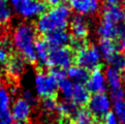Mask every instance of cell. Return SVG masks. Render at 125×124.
<instances>
[{
	"label": "cell",
	"mask_w": 125,
	"mask_h": 124,
	"mask_svg": "<svg viewBox=\"0 0 125 124\" xmlns=\"http://www.w3.org/2000/svg\"><path fill=\"white\" fill-rule=\"evenodd\" d=\"M35 95H36V94L33 93V91L26 89V90L23 91V96H22V97H23L24 99L27 100L29 103H31L33 105L35 103H36V96H35Z\"/></svg>",
	"instance_id": "obj_30"
},
{
	"label": "cell",
	"mask_w": 125,
	"mask_h": 124,
	"mask_svg": "<svg viewBox=\"0 0 125 124\" xmlns=\"http://www.w3.org/2000/svg\"><path fill=\"white\" fill-rule=\"evenodd\" d=\"M34 91L41 98L54 97L58 91V82L51 72H38L34 76Z\"/></svg>",
	"instance_id": "obj_5"
},
{
	"label": "cell",
	"mask_w": 125,
	"mask_h": 124,
	"mask_svg": "<svg viewBox=\"0 0 125 124\" xmlns=\"http://www.w3.org/2000/svg\"><path fill=\"white\" fill-rule=\"evenodd\" d=\"M37 41V31L33 25L21 23L11 33V47L19 53L26 62L35 63V43Z\"/></svg>",
	"instance_id": "obj_1"
},
{
	"label": "cell",
	"mask_w": 125,
	"mask_h": 124,
	"mask_svg": "<svg viewBox=\"0 0 125 124\" xmlns=\"http://www.w3.org/2000/svg\"><path fill=\"white\" fill-rule=\"evenodd\" d=\"M12 11L22 19H37L47 10V5L42 0H7Z\"/></svg>",
	"instance_id": "obj_3"
},
{
	"label": "cell",
	"mask_w": 125,
	"mask_h": 124,
	"mask_svg": "<svg viewBox=\"0 0 125 124\" xmlns=\"http://www.w3.org/2000/svg\"><path fill=\"white\" fill-rule=\"evenodd\" d=\"M26 62L21 56H11L5 64V72L11 80H18L26 70Z\"/></svg>",
	"instance_id": "obj_13"
},
{
	"label": "cell",
	"mask_w": 125,
	"mask_h": 124,
	"mask_svg": "<svg viewBox=\"0 0 125 124\" xmlns=\"http://www.w3.org/2000/svg\"><path fill=\"white\" fill-rule=\"evenodd\" d=\"M16 124H26V123H16Z\"/></svg>",
	"instance_id": "obj_38"
},
{
	"label": "cell",
	"mask_w": 125,
	"mask_h": 124,
	"mask_svg": "<svg viewBox=\"0 0 125 124\" xmlns=\"http://www.w3.org/2000/svg\"><path fill=\"white\" fill-rule=\"evenodd\" d=\"M119 34L125 35V24L122 26V27H120V33H119Z\"/></svg>",
	"instance_id": "obj_35"
},
{
	"label": "cell",
	"mask_w": 125,
	"mask_h": 124,
	"mask_svg": "<svg viewBox=\"0 0 125 124\" xmlns=\"http://www.w3.org/2000/svg\"><path fill=\"white\" fill-rule=\"evenodd\" d=\"M86 87L88 91L92 94H98V93H104L108 85H106L104 72L100 68L92 70L89 74L88 81L86 83Z\"/></svg>",
	"instance_id": "obj_12"
},
{
	"label": "cell",
	"mask_w": 125,
	"mask_h": 124,
	"mask_svg": "<svg viewBox=\"0 0 125 124\" xmlns=\"http://www.w3.org/2000/svg\"><path fill=\"white\" fill-rule=\"evenodd\" d=\"M105 76V81L106 85L109 86L111 92L122 90L123 89V76L121 72H119L118 70H116L113 67H108L104 72Z\"/></svg>",
	"instance_id": "obj_17"
},
{
	"label": "cell",
	"mask_w": 125,
	"mask_h": 124,
	"mask_svg": "<svg viewBox=\"0 0 125 124\" xmlns=\"http://www.w3.org/2000/svg\"><path fill=\"white\" fill-rule=\"evenodd\" d=\"M114 114L118 118L120 124H125V100L114 103Z\"/></svg>",
	"instance_id": "obj_29"
},
{
	"label": "cell",
	"mask_w": 125,
	"mask_h": 124,
	"mask_svg": "<svg viewBox=\"0 0 125 124\" xmlns=\"http://www.w3.org/2000/svg\"><path fill=\"white\" fill-rule=\"evenodd\" d=\"M124 98H125V91H124Z\"/></svg>",
	"instance_id": "obj_39"
},
{
	"label": "cell",
	"mask_w": 125,
	"mask_h": 124,
	"mask_svg": "<svg viewBox=\"0 0 125 124\" xmlns=\"http://www.w3.org/2000/svg\"><path fill=\"white\" fill-rule=\"evenodd\" d=\"M75 61L78 65L87 70H95L99 68L101 63V56L97 46L85 45L78 51H75Z\"/></svg>",
	"instance_id": "obj_4"
},
{
	"label": "cell",
	"mask_w": 125,
	"mask_h": 124,
	"mask_svg": "<svg viewBox=\"0 0 125 124\" xmlns=\"http://www.w3.org/2000/svg\"><path fill=\"white\" fill-rule=\"evenodd\" d=\"M74 60V53L68 47L51 49L47 66L51 67L52 69L65 70L73 65Z\"/></svg>",
	"instance_id": "obj_6"
},
{
	"label": "cell",
	"mask_w": 125,
	"mask_h": 124,
	"mask_svg": "<svg viewBox=\"0 0 125 124\" xmlns=\"http://www.w3.org/2000/svg\"><path fill=\"white\" fill-rule=\"evenodd\" d=\"M73 89V83L67 78L63 79L58 84V91H59L63 100H70Z\"/></svg>",
	"instance_id": "obj_25"
},
{
	"label": "cell",
	"mask_w": 125,
	"mask_h": 124,
	"mask_svg": "<svg viewBox=\"0 0 125 124\" xmlns=\"http://www.w3.org/2000/svg\"><path fill=\"white\" fill-rule=\"evenodd\" d=\"M125 0H105L106 5H120Z\"/></svg>",
	"instance_id": "obj_34"
},
{
	"label": "cell",
	"mask_w": 125,
	"mask_h": 124,
	"mask_svg": "<svg viewBox=\"0 0 125 124\" xmlns=\"http://www.w3.org/2000/svg\"><path fill=\"white\" fill-rule=\"evenodd\" d=\"M124 10V18H125V8H124V10Z\"/></svg>",
	"instance_id": "obj_37"
},
{
	"label": "cell",
	"mask_w": 125,
	"mask_h": 124,
	"mask_svg": "<svg viewBox=\"0 0 125 124\" xmlns=\"http://www.w3.org/2000/svg\"><path fill=\"white\" fill-rule=\"evenodd\" d=\"M89 70L85 69L83 67H81L80 65H73L67 69V72H66V77L68 80H70L73 83L75 84H85L87 83L88 78H89Z\"/></svg>",
	"instance_id": "obj_19"
},
{
	"label": "cell",
	"mask_w": 125,
	"mask_h": 124,
	"mask_svg": "<svg viewBox=\"0 0 125 124\" xmlns=\"http://www.w3.org/2000/svg\"><path fill=\"white\" fill-rule=\"evenodd\" d=\"M1 41H2V38H1V33H0V43H1Z\"/></svg>",
	"instance_id": "obj_36"
},
{
	"label": "cell",
	"mask_w": 125,
	"mask_h": 124,
	"mask_svg": "<svg viewBox=\"0 0 125 124\" xmlns=\"http://www.w3.org/2000/svg\"><path fill=\"white\" fill-rule=\"evenodd\" d=\"M124 19V10L120 5H105L102 10L100 21L120 26Z\"/></svg>",
	"instance_id": "obj_14"
},
{
	"label": "cell",
	"mask_w": 125,
	"mask_h": 124,
	"mask_svg": "<svg viewBox=\"0 0 125 124\" xmlns=\"http://www.w3.org/2000/svg\"><path fill=\"white\" fill-rule=\"evenodd\" d=\"M97 48L100 53L101 58L106 61H109L117 53L118 50L116 42L114 41H111V39H100Z\"/></svg>",
	"instance_id": "obj_21"
},
{
	"label": "cell",
	"mask_w": 125,
	"mask_h": 124,
	"mask_svg": "<svg viewBox=\"0 0 125 124\" xmlns=\"http://www.w3.org/2000/svg\"><path fill=\"white\" fill-rule=\"evenodd\" d=\"M70 27V36H73L74 41H85L89 33V23L86 17L83 16H74L70 19L69 22Z\"/></svg>",
	"instance_id": "obj_11"
},
{
	"label": "cell",
	"mask_w": 125,
	"mask_h": 124,
	"mask_svg": "<svg viewBox=\"0 0 125 124\" xmlns=\"http://www.w3.org/2000/svg\"><path fill=\"white\" fill-rule=\"evenodd\" d=\"M117 41H118V42L116 43V45H117V48L121 51V53H125V35L119 34Z\"/></svg>",
	"instance_id": "obj_33"
},
{
	"label": "cell",
	"mask_w": 125,
	"mask_h": 124,
	"mask_svg": "<svg viewBox=\"0 0 125 124\" xmlns=\"http://www.w3.org/2000/svg\"><path fill=\"white\" fill-rule=\"evenodd\" d=\"M66 0H44L46 5H49L51 8L52 7H57V6H61L64 5Z\"/></svg>",
	"instance_id": "obj_32"
},
{
	"label": "cell",
	"mask_w": 125,
	"mask_h": 124,
	"mask_svg": "<svg viewBox=\"0 0 125 124\" xmlns=\"http://www.w3.org/2000/svg\"><path fill=\"white\" fill-rule=\"evenodd\" d=\"M96 32L98 36L100 37V39H111V41H114V39L118 38L119 36L120 26L100 21Z\"/></svg>",
	"instance_id": "obj_18"
},
{
	"label": "cell",
	"mask_w": 125,
	"mask_h": 124,
	"mask_svg": "<svg viewBox=\"0 0 125 124\" xmlns=\"http://www.w3.org/2000/svg\"><path fill=\"white\" fill-rule=\"evenodd\" d=\"M88 111L93 117L104 118L106 114L111 112L112 99L105 93L92 94L88 101Z\"/></svg>",
	"instance_id": "obj_7"
},
{
	"label": "cell",
	"mask_w": 125,
	"mask_h": 124,
	"mask_svg": "<svg viewBox=\"0 0 125 124\" xmlns=\"http://www.w3.org/2000/svg\"><path fill=\"white\" fill-rule=\"evenodd\" d=\"M0 73H1V72H0Z\"/></svg>",
	"instance_id": "obj_40"
},
{
	"label": "cell",
	"mask_w": 125,
	"mask_h": 124,
	"mask_svg": "<svg viewBox=\"0 0 125 124\" xmlns=\"http://www.w3.org/2000/svg\"><path fill=\"white\" fill-rule=\"evenodd\" d=\"M51 49H56V48H64L67 47L71 42V36L70 34L66 30H61V31H56L49 35H46V39Z\"/></svg>",
	"instance_id": "obj_15"
},
{
	"label": "cell",
	"mask_w": 125,
	"mask_h": 124,
	"mask_svg": "<svg viewBox=\"0 0 125 124\" xmlns=\"http://www.w3.org/2000/svg\"><path fill=\"white\" fill-rule=\"evenodd\" d=\"M79 108L73 103L70 100H63L60 101L58 104V111L57 113H59L65 118H69V117H73L75 113L78 112Z\"/></svg>",
	"instance_id": "obj_23"
},
{
	"label": "cell",
	"mask_w": 125,
	"mask_h": 124,
	"mask_svg": "<svg viewBox=\"0 0 125 124\" xmlns=\"http://www.w3.org/2000/svg\"><path fill=\"white\" fill-rule=\"evenodd\" d=\"M108 62L110 63L111 67L121 72L123 78L125 77V53L117 52Z\"/></svg>",
	"instance_id": "obj_24"
},
{
	"label": "cell",
	"mask_w": 125,
	"mask_h": 124,
	"mask_svg": "<svg viewBox=\"0 0 125 124\" xmlns=\"http://www.w3.org/2000/svg\"><path fill=\"white\" fill-rule=\"evenodd\" d=\"M32 107L27 100L23 97L17 98L10 107V116L16 123H26L31 118L32 115Z\"/></svg>",
	"instance_id": "obj_8"
},
{
	"label": "cell",
	"mask_w": 125,
	"mask_h": 124,
	"mask_svg": "<svg viewBox=\"0 0 125 124\" xmlns=\"http://www.w3.org/2000/svg\"><path fill=\"white\" fill-rule=\"evenodd\" d=\"M74 124H94L93 116L88 110L79 109L78 112L73 116Z\"/></svg>",
	"instance_id": "obj_26"
},
{
	"label": "cell",
	"mask_w": 125,
	"mask_h": 124,
	"mask_svg": "<svg viewBox=\"0 0 125 124\" xmlns=\"http://www.w3.org/2000/svg\"><path fill=\"white\" fill-rule=\"evenodd\" d=\"M69 8L79 16H92L100 10V0H67Z\"/></svg>",
	"instance_id": "obj_9"
},
{
	"label": "cell",
	"mask_w": 125,
	"mask_h": 124,
	"mask_svg": "<svg viewBox=\"0 0 125 124\" xmlns=\"http://www.w3.org/2000/svg\"><path fill=\"white\" fill-rule=\"evenodd\" d=\"M12 10L7 0H0V26L10 24L12 19Z\"/></svg>",
	"instance_id": "obj_22"
},
{
	"label": "cell",
	"mask_w": 125,
	"mask_h": 124,
	"mask_svg": "<svg viewBox=\"0 0 125 124\" xmlns=\"http://www.w3.org/2000/svg\"><path fill=\"white\" fill-rule=\"evenodd\" d=\"M51 48L49 47L44 39H37L35 43V55H36V62H38L42 66L48 65L49 55H50Z\"/></svg>",
	"instance_id": "obj_20"
},
{
	"label": "cell",
	"mask_w": 125,
	"mask_h": 124,
	"mask_svg": "<svg viewBox=\"0 0 125 124\" xmlns=\"http://www.w3.org/2000/svg\"><path fill=\"white\" fill-rule=\"evenodd\" d=\"M102 119H104L102 124H120L118 118L116 117L114 112H110L109 114H106Z\"/></svg>",
	"instance_id": "obj_31"
},
{
	"label": "cell",
	"mask_w": 125,
	"mask_h": 124,
	"mask_svg": "<svg viewBox=\"0 0 125 124\" xmlns=\"http://www.w3.org/2000/svg\"><path fill=\"white\" fill-rule=\"evenodd\" d=\"M89 98H90V92L88 91L87 87L83 84H75L73 83V89L71 93L70 101L74 103L77 107H83L87 104Z\"/></svg>",
	"instance_id": "obj_16"
},
{
	"label": "cell",
	"mask_w": 125,
	"mask_h": 124,
	"mask_svg": "<svg viewBox=\"0 0 125 124\" xmlns=\"http://www.w3.org/2000/svg\"><path fill=\"white\" fill-rule=\"evenodd\" d=\"M58 101L55 97H49V98H43L42 100V109L44 113L47 114H53V113H57L58 111Z\"/></svg>",
	"instance_id": "obj_27"
},
{
	"label": "cell",
	"mask_w": 125,
	"mask_h": 124,
	"mask_svg": "<svg viewBox=\"0 0 125 124\" xmlns=\"http://www.w3.org/2000/svg\"><path fill=\"white\" fill-rule=\"evenodd\" d=\"M10 90L4 85H0V124H10L12 119L10 116L11 107Z\"/></svg>",
	"instance_id": "obj_10"
},
{
	"label": "cell",
	"mask_w": 125,
	"mask_h": 124,
	"mask_svg": "<svg viewBox=\"0 0 125 124\" xmlns=\"http://www.w3.org/2000/svg\"><path fill=\"white\" fill-rule=\"evenodd\" d=\"M71 19V10L67 5L52 7L37 18L36 29L41 34L49 35L56 31L66 30Z\"/></svg>",
	"instance_id": "obj_2"
},
{
	"label": "cell",
	"mask_w": 125,
	"mask_h": 124,
	"mask_svg": "<svg viewBox=\"0 0 125 124\" xmlns=\"http://www.w3.org/2000/svg\"><path fill=\"white\" fill-rule=\"evenodd\" d=\"M11 46L6 39H3L0 43V64H6L10 58Z\"/></svg>",
	"instance_id": "obj_28"
}]
</instances>
